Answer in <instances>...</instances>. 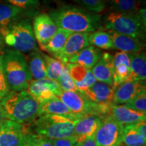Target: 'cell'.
<instances>
[{"mask_svg":"<svg viewBox=\"0 0 146 146\" xmlns=\"http://www.w3.org/2000/svg\"><path fill=\"white\" fill-rule=\"evenodd\" d=\"M49 15L58 28L72 33H92L102 29L99 14L72 5L52 10Z\"/></svg>","mask_w":146,"mask_h":146,"instance_id":"1","label":"cell"},{"mask_svg":"<svg viewBox=\"0 0 146 146\" xmlns=\"http://www.w3.org/2000/svg\"><path fill=\"white\" fill-rule=\"evenodd\" d=\"M0 104L5 119L25 124L37 117L39 103L27 91H10L0 100Z\"/></svg>","mask_w":146,"mask_h":146,"instance_id":"2","label":"cell"},{"mask_svg":"<svg viewBox=\"0 0 146 146\" xmlns=\"http://www.w3.org/2000/svg\"><path fill=\"white\" fill-rule=\"evenodd\" d=\"M1 60L3 74L10 91H27L32 81L27 58L22 53L7 50L1 54Z\"/></svg>","mask_w":146,"mask_h":146,"instance_id":"3","label":"cell"},{"mask_svg":"<svg viewBox=\"0 0 146 146\" xmlns=\"http://www.w3.org/2000/svg\"><path fill=\"white\" fill-rule=\"evenodd\" d=\"M81 118L75 114L70 116L41 115L34 120L31 133L52 140L68 137L73 135L75 124Z\"/></svg>","mask_w":146,"mask_h":146,"instance_id":"4","label":"cell"},{"mask_svg":"<svg viewBox=\"0 0 146 146\" xmlns=\"http://www.w3.org/2000/svg\"><path fill=\"white\" fill-rule=\"evenodd\" d=\"M3 41L12 50L31 53L37 50L36 39L29 18L18 19L8 26L0 29Z\"/></svg>","mask_w":146,"mask_h":146,"instance_id":"5","label":"cell"},{"mask_svg":"<svg viewBox=\"0 0 146 146\" xmlns=\"http://www.w3.org/2000/svg\"><path fill=\"white\" fill-rule=\"evenodd\" d=\"M102 23L107 30L131 36L143 41L145 28L139 12L127 14L111 11L102 18Z\"/></svg>","mask_w":146,"mask_h":146,"instance_id":"6","label":"cell"},{"mask_svg":"<svg viewBox=\"0 0 146 146\" xmlns=\"http://www.w3.org/2000/svg\"><path fill=\"white\" fill-rule=\"evenodd\" d=\"M123 127L116 122L110 115L102 120L95 134L97 146H120L122 143Z\"/></svg>","mask_w":146,"mask_h":146,"instance_id":"7","label":"cell"},{"mask_svg":"<svg viewBox=\"0 0 146 146\" xmlns=\"http://www.w3.org/2000/svg\"><path fill=\"white\" fill-rule=\"evenodd\" d=\"M27 91L39 104L54 97L58 98L62 90L57 81L46 78L44 79L32 80L29 83Z\"/></svg>","mask_w":146,"mask_h":146,"instance_id":"8","label":"cell"},{"mask_svg":"<svg viewBox=\"0 0 146 146\" xmlns=\"http://www.w3.org/2000/svg\"><path fill=\"white\" fill-rule=\"evenodd\" d=\"M32 27L36 41L40 47L46 45L58 29L50 16L46 13H40L35 16Z\"/></svg>","mask_w":146,"mask_h":146,"instance_id":"9","label":"cell"},{"mask_svg":"<svg viewBox=\"0 0 146 146\" xmlns=\"http://www.w3.org/2000/svg\"><path fill=\"white\" fill-rule=\"evenodd\" d=\"M89 34L88 33H72L66 40L62 49L52 56V57L58 60L64 64H66L72 56L89 46Z\"/></svg>","mask_w":146,"mask_h":146,"instance_id":"10","label":"cell"},{"mask_svg":"<svg viewBox=\"0 0 146 146\" xmlns=\"http://www.w3.org/2000/svg\"><path fill=\"white\" fill-rule=\"evenodd\" d=\"M114 88L112 102L114 105L125 104L142 93L146 92L145 81H126Z\"/></svg>","mask_w":146,"mask_h":146,"instance_id":"11","label":"cell"},{"mask_svg":"<svg viewBox=\"0 0 146 146\" xmlns=\"http://www.w3.org/2000/svg\"><path fill=\"white\" fill-rule=\"evenodd\" d=\"M24 134L22 124L5 118L0 127V146H21Z\"/></svg>","mask_w":146,"mask_h":146,"instance_id":"12","label":"cell"},{"mask_svg":"<svg viewBox=\"0 0 146 146\" xmlns=\"http://www.w3.org/2000/svg\"><path fill=\"white\" fill-rule=\"evenodd\" d=\"M102 118L96 115H85L78 120L74 126L73 135L77 142H83L88 138L95 136L102 121Z\"/></svg>","mask_w":146,"mask_h":146,"instance_id":"13","label":"cell"},{"mask_svg":"<svg viewBox=\"0 0 146 146\" xmlns=\"http://www.w3.org/2000/svg\"><path fill=\"white\" fill-rule=\"evenodd\" d=\"M66 66L72 80L78 91L83 94L97 81L91 69L87 68L78 64L68 63Z\"/></svg>","mask_w":146,"mask_h":146,"instance_id":"14","label":"cell"},{"mask_svg":"<svg viewBox=\"0 0 146 146\" xmlns=\"http://www.w3.org/2000/svg\"><path fill=\"white\" fill-rule=\"evenodd\" d=\"M97 81L113 86L114 85V63L113 56L109 53H103L102 58L91 68Z\"/></svg>","mask_w":146,"mask_h":146,"instance_id":"15","label":"cell"},{"mask_svg":"<svg viewBox=\"0 0 146 146\" xmlns=\"http://www.w3.org/2000/svg\"><path fill=\"white\" fill-rule=\"evenodd\" d=\"M107 32L112 38L113 49L127 54L138 53L143 50V43L141 40L110 30H107Z\"/></svg>","mask_w":146,"mask_h":146,"instance_id":"16","label":"cell"},{"mask_svg":"<svg viewBox=\"0 0 146 146\" xmlns=\"http://www.w3.org/2000/svg\"><path fill=\"white\" fill-rule=\"evenodd\" d=\"M110 116L123 127L134 125L146 119V114L133 110L123 105H113Z\"/></svg>","mask_w":146,"mask_h":146,"instance_id":"17","label":"cell"},{"mask_svg":"<svg viewBox=\"0 0 146 146\" xmlns=\"http://www.w3.org/2000/svg\"><path fill=\"white\" fill-rule=\"evenodd\" d=\"M114 63V85L117 86L120 83L129 81L131 74L130 58L129 54L125 52H118L113 56Z\"/></svg>","mask_w":146,"mask_h":146,"instance_id":"18","label":"cell"},{"mask_svg":"<svg viewBox=\"0 0 146 146\" xmlns=\"http://www.w3.org/2000/svg\"><path fill=\"white\" fill-rule=\"evenodd\" d=\"M114 88L113 86L102 82L96 81L83 93L87 99L98 104L113 103Z\"/></svg>","mask_w":146,"mask_h":146,"instance_id":"19","label":"cell"},{"mask_svg":"<svg viewBox=\"0 0 146 146\" xmlns=\"http://www.w3.org/2000/svg\"><path fill=\"white\" fill-rule=\"evenodd\" d=\"M102 55L103 52L101 50L93 45H89L72 56L68 60V63L78 64L87 68L91 69L99 61Z\"/></svg>","mask_w":146,"mask_h":146,"instance_id":"20","label":"cell"},{"mask_svg":"<svg viewBox=\"0 0 146 146\" xmlns=\"http://www.w3.org/2000/svg\"><path fill=\"white\" fill-rule=\"evenodd\" d=\"M129 56L131 64V74L129 81H145L146 78L145 53L141 51L138 53H131L129 54Z\"/></svg>","mask_w":146,"mask_h":146,"instance_id":"21","label":"cell"},{"mask_svg":"<svg viewBox=\"0 0 146 146\" xmlns=\"http://www.w3.org/2000/svg\"><path fill=\"white\" fill-rule=\"evenodd\" d=\"M45 114H56L62 116L72 115L71 111L57 97L39 104L37 116Z\"/></svg>","mask_w":146,"mask_h":146,"instance_id":"22","label":"cell"},{"mask_svg":"<svg viewBox=\"0 0 146 146\" xmlns=\"http://www.w3.org/2000/svg\"><path fill=\"white\" fill-rule=\"evenodd\" d=\"M27 60L32 78L40 80L47 78V67L41 52L37 50L31 52Z\"/></svg>","mask_w":146,"mask_h":146,"instance_id":"23","label":"cell"},{"mask_svg":"<svg viewBox=\"0 0 146 146\" xmlns=\"http://www.w3.org/2000/svg\"><path fill=\"white\" fill-rule=\"evenodd\" d=\"M26 10L8 3H0V29L19 19Z\"/></svg>","mask_w":146,"mask_h":146,"instance_id":"24","label":"cell"},{"mask_svg":"<svg viewBox=\"0 0 146 146\" xmlns=\"http://www.w3.org/2000/svg\"><path fill=\"white\" fill-rule=\"evenodd\" d=\"M72 33V32L65 29L58 28L57 32L50 39V41L46 45L41 47V48L52 56H54L62 49L66 40Z\"/></svg>","mask_w":146,"mask_h":146,"instance_id":"25","label":"cell"},{"mask_svg":"<svg viewBox=\"0 0 146 146\" xmlns=\"http://www.w3.org/2000/svg\"><path fill=\"white\" fill-rule=\"evenodd\" d=\"M141 0H105L106 5L114 12L134 14L139 10Z\"/></svg>","mask_w":146,"mask_h":146,"instance_id":"26","label":"cell"},{"mask_svg":"<svg viewBox=\"0 0 146 146\" xmlns=\"http://www.w3.org/2000/svg\"><path fill=\"white\" fill-rule=\"evenodd\" d=\"M88 41L89 44L102 50H108L113 49L112 38L107 31L98 29L89 34Z\"/></svg>","mask_w":146,"mask_h":146,"instance_id":"27","label":"cell"},{"mask_svg":"<svg viewBox=\"0 0 146 146\" xmlns=\"http://www.w3.org/2000/svg\"><path fill=\"white\" fill-rule=\"evenodd\" d=\"M122 142L126 146H145L146 139L139 134L133 125L123 127Z\"/></svg>","mask_w":146,"mask_h":146,"instance_id":"28","label":"cell"},{"mask_svg":"<svg viewBox=\"0 0 146 146\" xmlns=\"http://www.w3.org/2000/svg\"><path fill=\"white\" fill-rule=\"evenodd\" d=\"M41 55L45 60L47 67V78L49 79L57 81L60 77V74L62 72L64 64L56 58L43 54L41 52Z\"/></svg>","mask_w":146,"mask_h":146,"instance_id":"29","label":"cell"},{"mask_svg":"<svg viewBox=\"0 0 146 146\" xmlns=\"http://www.w3.org/2000/svg\"><path fill=\"white\" fill-rule=\"evenodd\" d=\"M56 81L58 82V85L62 91L80 92L70 77L66 64H64L62 72Z\"/></svg>","mask_w":146,"mask_h":146,"instance_id":"30","label":"cell"},{"mask_svg":"<svg viewBox=\"0 0 146 146\" xmlns=\"http://www.w3.org/2000/svg\"><path fill=\"white\" fill-rule=\"evenodd\" d=\"M78 4L83 5L87 10L94 13H100L104 10L105 0H74Z\"/></svg>","mask_w":146,"mask_h":146,"instance_id":"31","label":"cell"},{"mask_svg":"<svg viewBox=\"0 0 146 146\" xmlns=\"http://www.w3.org/2000/svg\"><path fill=\"white\" fill-rule=\"evenodd\" d=\"M124 105L133 110L146 114V92L142 93L139 96Z\"/></svg>","mask_w":146,"mask_h":146,"instance_id":"32","label":"cell"},{"mask_svg":"<svg viewBox=\"0 0 146 146\" xmlns=\"http://www.w3.org/2000/svg\"><path fill=\"white\" fill-rule=\"evenodd\" d=\"M10 4L23 9L24 10H32L39 5V0H5Z\"/></svg>","mask_w":146,"mask_h":146,"instance_id":"33","label":"cell"},{"mask_svg":"<svg viewBox=\"0 0 146 146\" xmlns=\"http://www.w3.org/2000/svg\"><path fill=\"white\" fill-rule=\"evenodd\" d=\"M33 146H54L52 140L31 133H25Z\"/></svg>","mask_w":146,"mask_h":146,"instance_id":"34","label":"cell"},{"mask_svg":"<svg viewBox=\"0 0 146 146\" xmlns=\"http://www.w3.org/2000/svg\"><path fill=\"white\" fill-rule=\"evenodd\" d=\"M10 91L8 88V85H7L4 74H3V72L1 60V54H0V100L2 99L3 97L6 96Z\"/></svg>","mask_w":146,"mask_h":146,"instance_id":"35","label":"cell"},{"mask_svg":"<svg viewBox=\"0 0 146 146\" xmlns=\"http://www.w3.org/2000/svg\"><path fill=\"white\" fill-rule=\"evenodd\" d=\"M76 142H77V139L74 135L52 140L54 146H74Z\"/></svg>","mask_w":146,"mask_h":146,"instance_id":"36","label":"cell"},{"mask_svg":"<svg viewBox=\"0 0 146 146\" xmlns=\"http://www.w3.org/2000/svg\"><path fill=\"white\" fill-rule=\"evenodd\" d=\"M134 129L137 131L139 134L146 139V123L145 120L133 125Z\"/></svg>","mask_w":146,"mask_h":146,"instance_id":"37","label":"cell"},{"mask_svg":"<svg viewBox=\"0 0 146 146\" xmlns=\"http://www.w3.org/2000/svg\"><path fill=\"white\" fill-rule=\"evenodd\" d=\"M82 146H97L96 141H95L94 137L85 139V141L83 142Z\"/></svg>","mask_w":146,"mask_h":146,"instance_id":"38","label":"cell"},{"mask_svg":"<svg viewBox=\"0 0 146 146\" xmlns=\"http://www.w3.org/2000/svg\"><path fill=\"white\" fill-rule=\"evenodd\" d=\"M21 146H33L31 143V142L30 141V140L29 139L26 135H25V133L24 134V139Z\"/></svg>","mask_w":146,"mask_h":146,"instance_id":"39","label":"cell"},{"mask_svg":"<svg viewBox=\"0 0 146 146\" xmlns=\"http://www.w3.org/2000/svg\"><path fill=\"white\" fill-rule=\"evenodd\" d=\"M4 119H5L4 115H3V112L2 108H1V104H0V127H1V125H2L3 121L4 120Z\"/></svg>","mask_w":146,"mask_h":146,"instance_id":"40","label":"cell"},{"mask_svg":"<svg viewBox=\"0 0 146 146\" xmlns=\"http://www.w3.org/2000/svg\"><path fill=\"white\" fill-rule=\"evenodd\" d=\"M3 44H4V41H3V38L2 35L0 31V53L2 52L3 48Z\"/></svg>","mask_w":146,"mask_h":146,"instance_id":"41","label":"cell"},{"mask_svg":"<svg viewBox=\"0 0 146 146\" xmlns=\"http://www.w3.org/2000/svg\"><path fill=\"white\" fill-rule=\"evenodd\" d=\"M82 144L83 143H81V142H76L74 146H82Z\"/></svg>","mask_w":146,"mask_h":146,"instance_id":"42","label":"cell"}]
</instances>
